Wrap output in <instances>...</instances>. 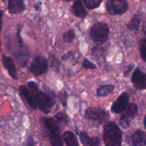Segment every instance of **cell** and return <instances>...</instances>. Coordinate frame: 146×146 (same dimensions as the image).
<instances>
[{
	"mask_svg": "<svg viewBox=\"0 0 146 146\" xmlns=\"http://www.w3.org/2000/svg\"><path fill=\"white\" fill-rule=\"evenodd\" d=\"M129 96L128 93L123 92L118 96L111 106V111L115 114L121 113L125 111L128 105Z\"/></svg>",
	"mask_w": 146,
	"mask_h": 146,
	"instance_id": "cell-10",
	"label": "cell"
},
{
	"mask_svg": "<svg viewBox=\"0 0 146 146\" xmlns=\"http://www.w3.org/2000/svg\"><path fill=\"white\" fill-rule=\"evenodd\" d=\"M72 10L74 15L78 18H85L88 14V12L84 7L81 0H76L74 1L72 6Z\"/></svg>",
	"mask_w": 146,
	"mask_h": 146,
	"instance_id": "cell-15",
	"label": "cell"
},
{
	"mask_svg": "<svg viewBox=\"0 0 146 146\" xmlns=\"http://www.w3.org/2000/svg\"><path fill=\"white\" fill-rule=\"evenodd\" d=\"M108 35L109 27L106 23H96L90 30V36L97 44H104L108 40Z\"/></svg>",
	"mask_w": 146,
	"mask_h": 146,
	"instance_id": "cell-4",
	"label": "cell"
},
{
	"mask_svg": "<svg viewBox=\"0 0 146 146\" xmlns=\"http://www.w3.org/2000/svg\"><path fill=\"white\" fill-rule=\"evenodd\" d=\"M49 60H50V66L55 71H58L59 70L60 66H61V62L58 61L53 54L49 55Z\"/></svg>",
	"mask_w": 146,
	"mask_h": 146,
	"instance_id": "cell-23",
	"label": "cell"
},
{
	"mask_svg": "<svg viewBox=\"0 0 146 146\" xmlns=\"http://www.w3.org/2000/svg\"><path fill=\"white\" fill-rule=\"evenodd\" d=\"M43 124L49 132V142L51 145L61 146L64 145L61 137V131L56 121L53 118H41Z\"/></svg>",
	"mask_w": 146,
	"mask_h": 146,
	"instance_id": "cell-3",
	"label": "cell"
},
{
	"mask_svg": "<svg viewBox=\"0 0 146 146\" xmlns=\"http://www.w3.org/2000/svg\"><path fill=\"white\" fill-rule=\"evenodd\" d=\"M48 68V61L42 56H37L31 62L29 71L34 76H40L45 74Z\"/></svg>",
	"mask_w": 146,
	"mask_h": 146,
	"instance_id": "cell-8",
	"label": "cell"
},
{
	"mask_svg": "<svg viewBox=\"0 0 146 146\" xmlns=\"http://www.w3.org/2000/svg\"><path fill=\"white\" fill-rule=\"evenodd\" d=\"M36 99L38 108L46 114L51 113L56 104L54 96L40 91L36 93Z\"/></svg>",
	"mask_w": 146,
	"mask_h": 146,
	"instance_id": "cell-5",
	"label": "cell"
},
{
	"mask_svg": "<svg viewBox=\"0 0 146 146\" xmlns=\"http://www.w3.org/2000/svg\"><path fill=\"white\" fill-rule=\"evenodd\" d=\"M144 125H145V128H146V115L145 116V118H144Z\"/></svg>",
	"mask_w": 146,
	"mask_h": 146,
	"instance_id": "cell-33",
	"label": "cell"
},
{
	"mask_svg": "<svg viewBox=\"0 0 146 146\" xmlns=\"http://www.w3.org/2000/svg\"><path fill=\"white\" fill-rule=\"evenodd\" d=\"M84 118L97 123H103L109 118V114L104 109L96 108H89L86 110Z\"/></svg>",
	"mask_w": 146,
	"mask_h": 146,
	"instance_id": "cell-6",
	"label": "cell"
},
{
	"mask_svg": "<svg viewBox=\"0 0 146 146\" xmlns=\"http://www.w3.org/2000/svg\"><path fill=\"white\" fill-rule=\"evenodd\" d=\"M9 12L11 14H21L25 9L24 0H9Z\"/></svg>",
	"mask_w": 146,
	"mask_h": 146,
	"instance_id": "cell-13",
	"label": "cell"
},
{
	"mask_svg": "<svg viewBox=\"0 0 146 146\" xmlns=\"http://www.w3.org/2000/svg\"><path fill=\"white\" fill-rule=\"evenodd\" d=\"M56 119L57 120L58 123L60 124H62V125H67L69 122V118L68 116L64 113L59 112L58 113H56L55 115Z\"/></svg>",
	"mask_w": 146,
	"mask_h": 146,
	"instance_id": "cell-22",
	"label": "cell"
},
{
	"mask_svg": "<svg viewBox=\"0 0 146 146\" xmlns=\"http://www.w3.org/2000/svg\"><path fill=\"white\" fill-rule=\"evenodd\" d=\"M83 67L84 68H90V69H94V68H96L95 64H93L90 61H88L87 58H84V61H83Z\"/></svg>",
	"mask_w": 146,
	"mask_h": 146,
	"instance_id": "cell-26",
	"label": "cell"
},
{
	"mask_svg": "<svg viewBox=\"0 0 146 146\" xmlns=\"http://www.w3.org/2000/svg\"><path fill=\"white\" fill-rule=\"evenodd\" d=\"M2 17H3V11L0 9V51H1V28H2Z\"/></svg>",
	"mask_w": 146,
	"mask_h": 146,
	"instance_id": "cell-29",
	"label": "cell"
},
{
	"mask_svg": "<svg viewBox=\"0 0 146 146\" xmlns=\"http://www.w3.org/2000/svg\"><path fill=\"white\" fill-rule=\"evenodd\" d=\"M38 91H31L25 85H22L19 87V93L21 96L27 103L29 106L34 110L38 109L36 99V93Z\"/></svg>",
	"mask_w": 146,
	"mask_h": 146,
	"instance_id": "cell-9",
	"label": "cell"
},
{
	"mask_svg": "<svg viewBox=\"0 0 146 146\" xmlns=\"http://www.w3.org/2000/svg\"><path fill=\"white\" fill-rule=\"evenodd\" d=\"M131 81L137 89H146V74L143 73L139 68H136L134 71Z\"/></svg>",
	"mask_w": 146,
	"mask_h": 146,
	"instance_id": "cell-11",
	"label": "cell"
},
{
	"mask_svg": "<svg viewBox=\"0 0 146 146\" xmlns=\"http://www.w3.org/2000/svg\"><path fill=\"white\" fill-rule=\"evenodd\" d=\"M64 141L68 146H78L79 145L76 136L70 131H66L63 135Z\"/></svg>",
	"mask_w": 146,
	"mask_h": 146,
	"instance_id": "cell-18",
	"label": "cell"
},
{
	"mask_svg": "<svg viewBox=\"0 0 146 146\" xmlns=\"http://www.w3.org/2000/svg\"><path fill=\"white\" fill-rule=\"evenodd\" d=\"M75 38V33L73 30H69L63 34V39L66 43H71Z\"/></svg>",
	"mask_w": 146,
	"mask_h": 146,
	"instance_id": "cell-24",
	"label": "cell"
},
{
	"mask_svg": "<svg viewBox=\"0 0 146 146\" xmlns=\"http://www.w3.org/2000/svg\"><path fill=\"white\" fill-rule=\"evenodd\" d=\"M131 141L134 145H146V134L141 131H135L132 135Z\"/></svg>",
	"mask_w": 146,
	"mask_h": 146,
	"instance_id": "cell-16",
	"label": "cell"
},
{
	"mask_svg": "<svg viewBox=\"0 0 146 146\" xmlns=\"http://www.w3.org/2000/svg\"><path fill=\"white\" fill-rule=\"evenodd\" d=\"M61 100L62 101V104L64 106V107H66L67 105V94L66 93H64V94H61Z\"/></svg>",
	"mask_w": 146,
	"mask_h": 146,
	"instance_id": "cell-28",
	"label": "cell"
},
{
	"mask_svg": "<svg viewBox=\"0 0 146 146\" xmlns=\"http://www.w3.org/2000/svg\"><path fill=\"white\" fill-rule=\"evenodd\" d=\"M142 31H143V33L144 35H145L146 36V21L143 23V24Z\"/></svg>",
	"mask_w": 146,
	"mask_h": 146,
	"instance_id": "cell-32",
	"label": "cell"
},
{
	"mask_svg": "<svg viewBox=\"0 0 146 146\" xmlns=\"http://www.w3.org/2000/svg\"><path fill=\"white\" fill-rule=\"evenodd\" d=\"M125 111V113H124L123 115L121 116V118H125V119H128L130 121L131 118H134V117L138 114V106H137L136 104H131L128 106L126 107Z\"/></svg>",
	"mask_w": 146,
	"mask_h": 146,
	"instance_id": "cell-17",
	"label": "cell"
},
{
	"mask_svg": "<svg viewBox=\"0 0 146 146\" xmlns=\"http://www.w3.org/2000/svg\"><path fill=\"white\" fill-rule=\"evenodd\" d=\"M128 4L126 0H108L106 10L113 16L122 15L127 11Z\"/></svg>",
	"mask_w": 146,
	"mask_h": 146,
	"instance_id": "cell-7",
	"label": "cell"
},
{
	"mask_svg": "<svg viewBox=\"0 0 146 146\" xmlns=\"http://www.w3.org/2000/svg\"><path fill=\"white\" fill-rule=\"evenodd\" d=\"M63 1H73V0H63Z\"/></svg>",
	"mask_w": 146,
	"mask_h": 146,
	"instance_id": "cell-34",
	"label": "cell"
},
{
	"mask_svg": "<svg viewBox=\"0 0 146 146\" xmlns=\"http://www.w3.org/2000/svg\"><path fill=\"white\" fill-rule=\"evenodd\" d=\"M115 86L112 84H108V85L101 86V87L97 90V96L99 97H105L109 95L110 94L114 91Z\"/></svg>",
	"mask_w": 146,
	"mask_h": 146,
	"instance_id": "cell-19",
	"label": "cell"
},
{
	"mask_svg": "<svg viewBox=\"0 0 146 146\" xmlns=\"http://www.w3.org/2000/svg\"><path fill=\"white\" fill-rule=\"evenodd\" d=\"M133 67H134V65L133 64H130V65H128V66H127V68H126V70H125V71H124V76H127L128 75V74H129L130 73V71H131V70L133 69Z\"/></svg>",
	"mask_w": 146,
	"mask_h": 146,
	"instance_id": "cell-30",
	"label": "cell"
},
{
	"mask_svg": "<svg viewBox=\"0 0 146 146\" xmlns=\"http://www.w3.org/2000/svg\"><path fill=\"white\" fill-rule=\"evenodd\" d=\"M103 0H84V4L88 9H94L100 6Z\"/></svg>",
	"mask_w": 146,
	"mask_h": 146,
	"instance_id": "cell-21",
	"label": "cell"
},
{
	"mask_svg": "<svg viewBox=\"0 0 146 146\" xmlns=\"http://www.w3.org/2000/svg\"><path fill=\"white\" fill-rule=\"evenodd\" d=\"M104 141L107 146H119L122 144V132L115 122H108L104 125Z\"/></svg>",
	"mask_w": 146,
	"mask_h": 146,
	"instance_id": "cell-1",
	"label": "cell"
},
{
	"mask_svg": "<svg viewBox=\"0 0 146 146\" xmlns=\"http://www.w3.org/2000/svg\"><path fill=\"white\" fill-rule=\"evenodd\" d=\"M141 15H139L138 14H135L127 25L128 29L132 31H138L140 27V24H141Z\"/></svg>",
	"mask_w": 146,
	"mask_h": 146,
	"instance_id": "cell-20",
	"label": "cell"
},
{
	"mask_svg": "<svg viewBox=\"0 0 146 146\" xmlns=\"http://www.w3.org/2000/svg\"><path fill=\"white\" fill-rule=\"evenodd\" d=\"M140 53L142 59L146 62V39L143 38L140 41Z\"/></svg>",
	"mask_w": 146,
	"mask_h": 146,
	"instance_id": "cell-25",
	"label": "cell"
},
{
	"mask_svg": "<svg viewBox=\"0 0 146 146\" xmlns=\"http://www.w3.org/2000/svg\"><path fill=\"white\" fill-rule=\"evenodd\" d=\"M80 141L81 143L86 146H97L101 144V140L98 137H89L86 133L81 132L79 135Z\"/></svg>",
	"mask_w": 146,
	"mask_h": 146,
	"instance_id": "cell-14",
	"label": "cell"
},
{
	"mask_svg": "<svg viewBox=\"0 0 146 146\" xmlns=\"http://www.w3.org/2000/svg\"><path fill=\"white\" fill-rule=\"evenodd\" d=\"M27 145H34V140L32 139V138H31V137H30L29 138V140L28 141H27Z\"/></svg>",
	"mask_w": 146,
	"mask_h": 146,
	"instance_id": "cell-31",
	"label": "cell"
},
{
	"mask_svg": "<svg viewBox=\"0 0 146 146\" xmlns=\"http://www.w3.org/2000/svg\"><path fill=\"white\" fill-rule=\"evenodd\" d=\"M2 1H5V0H2Z\"/></svg>",
	"mask_w": 146,
	"mask_h": 146,
	"instance_id": "cell-35",
	"label": "cell"
},
{
	"mask_svg": "<svg viewBox=\"0 0 146 146\" xmlns=\"http://www.w3.org/2000/svg\"><path fill=\"white\" fill-rule=\"evenodd\" d=\"M1 61H2L3 66L4 68L7 70L9 74L14 78V80L18 79V75H17V69H16L15 64L14 61L10 57L7 56L5 55H2L1 57Z\"/></svg>",
	"mask_w": 146,
	"mask_h": 146,
	"instance_id": "cell-12",
	"label": "cell"
},
{
	"mask_svg": "<svg viewBox=\"0 0 146 146\" xmlns=\"http://www.w3.org/2000/svg\"><path fill=\"white\" fill-rule=\"evenodd\" d=\"M119 124L123 129H127L130 126V121L128 119H125V118H121L119 121Z\"/></svg>",
	"mask_w": 146,
	"mask_h": 146,
	"instance_id": "cell-27",
	"label": "cell"
},
{
	"mask_svg": "<svg viewBox=\"0 0 146 146\" xmlns=\"http://www.w3.org/2000/svg\"><path fill=\"white\" fill-rule=\"evenodd\" d=\"M22 29V25L19 27L17 33V49H15L14 52V56L16 61L20 66L25 67L27 65L29 60L30 54L27 46L23 42L21 36V31Z\"/></svg>",
	"mask_w": 146,
	"mask_h": 146,
	"instance_id": "cell-2",
	"label": "cell"
}]
</instances>
